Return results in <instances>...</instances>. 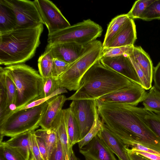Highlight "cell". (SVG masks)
Returning <instances> with one entry per match:
<instances>
[{
	"label": "cell",
	"mask_w": 160,
	"mask_h": 160,
	"mask_svg": "<svg viewBox=\"0 0 160 160\" xmlns=\"http://www.w3.org/2000/svg\"><path fill=\"white\" fill-rule=\"evenodd\" d=\"M134 83L128 78L105 66L99 60L86 72L80 81L78 89L67 100H96Z\"/></svg>",
	"instance_id": "7a4b0ae2"
},
{
	"label": "cell",
	"mask_w": 160,
	"mask_h": 160,
	"mask_svg": "<svg viewBox=\"0 0 160 160\" xmlns=\"http://www.w3.org/2000/svg\"><path fill=\"white\" fill-rule=\"evenodd\" d=\"M78 124L80 140L88 133L93 123L96 109V100H72L69 108Z\"/></svg>",
	"instance_id": "9c48e42d"
},
{
	"label": "cell",
	"mask_w": 160,
	"mask_h": 160,
	"mask_svg": "<svg viewBox=\"0 0 160 160\" xmlns=\"http://www.w3.org/2000/svg\"><path fill=\"white\" fill-rule=\"evenodd\" d=\"M61 144L58 138L57 142L48 160H65Z\"/></svg>",
	"instance_id": "f35d334b"
},
{
	"label": "cell",
	"mask_w": 160,
	"mask_h": 160,
	"mask_svg": "<svg viewBox=\"0 0 160 160\" xmlns=\"http://www.w3.org/2000/svg\"><path fill=\"white\" fill-rule=\"evenodd\" d=\"M67 100V98L64 95H59L46 101L48 104V107L39 123L42 128L48 129L51 128L52 123L62 109Z\"/></svg>",
	"instance_id": "2e32d148"
},
{
	"label": "cell",
	"mask_w": 160,
	"mask_h": 160,
	"mask_svg": "<svg viewBox=\"0 0 160 160\" xmlns=\"http://www.w3.org/2000/svg\"><path fill=\"white\" fill-rule=\"evenodd\" d=\"M100 61L105 66L142 86L137 73L128 56L123 55L112 57H102Z\"/></svg>",
	"instance_id": "7c38bea8"
},
{
	"label": "cell",
	"mask_w": 160,
	"mask_h": 160,
	"mask_svg": "<svg viewBox=\"0 0 160 160\" xmlns=\"http://www.w3.org/2000/svg\"><path fill=\"white\" fill-rule=\"evenodd\" d=\"M154 0H138L134 2L132 8L127 13L132 19L138 18L147 7Z\"/></svg>",
	"instance_id": "d6a6232c"
},
{
	"label": "cell",
	"mask_w": 160,
	"mask_h": 160,
	"mask_svg": "<svg viewBox=\"0 0 160 160\" xmlns=\"http://www.w3.org/2000/svg\"><path fill=\"white\" fill-rule=\"evenodd\" d=\"M32 132H28L12 137L4 142L9 146L16 150L26 160H32L33 157L30 139Z\"/></svg>",
	"instance_id": "d6986e66"
},
{
	"label": "cell",
	"mask_w": 160,
	"mask_h": 160,
	"mask_svg": "<svg viewBox=\"0 0 160 160\" xmlns=\"http://www.w3.org/2000/svg\"><path fill=\"white\" fill-rule=\"evenodd\" d=\"M71 63L57 58H54L52 78L56 80L68 69Z\"/></svg>",
	"instance_id": "d590c367"
},
{
	"label": "cell",
	"mask_w": 160,
	"mask_h": 160,
	"mask_svg": "<svg viewBox=\"0 0 160 160\" xmlns=\"http://www.w3.org/2000/svg\"><path fill=\"white\" fill-rule=\"evenodd\" d=\"M5 74L13 82L17 90L16 109L19 110L30 103L44 98V83L38 72L24 63L7 66Z\"/></svg>",
	"instance_id": "277c9868"
},
{
	"label": "cell",
	"mask_w": 160,
	"mask_h": 160,
	"mask_svg": "<svg viewBox=\"0 0 160 160\" xmlns=\"http://www.w3.org/2000/svg\"><path fill=\"white\" fill-rule=\"evenodd\" d=\"M6 74L3 68H0V122L10 115L13 111L7 106V94L6 85Z\"/></svg>",
	"instance_id": "484cf974"
},
{
	"label": "cell",
	"mask_w": 160,
	"mask_h": 160,
	"mask_svg": "<svg viewBox=\"0 0 160 160\" xmlns=\"http://www.w3.org/2000/svg\"><path fill=\"white\" fill-rule=\"evenodd\" d=\"M138 18L147 21L160 19V0H154L147 7Z\"/></svg>",
	"instance_id": "f546056e"
},
{
	"label": "cell",
	"mask_w": 160,
	"mask_h": 160,
	"mask_svg": "<svg viewBox=\"0 0 160 160\" xmlns=\"http://www.w3.org/2000/svg\"><path fill=\"white\" fill-rule=\"evenodd\" d=\"M0 152L7 160H26L16 150L3 141L0 142Z\"/></svg>",
	"instance_id": "836d02e7"
},
{
	"label": "cell",
	"mask_w": 160,
	"mask_h": 160,
	"mask_svg": "<svg viewBox=\"0 0 160 160\" xmlns=\"http://www.w3.org/2000/svg\"><path fill=\"white\" fill-rule=\"evenodd\" d=\"M102 43L95 40L85 46L80 56L56 80L59 87L77 91L84 74L102 57Z\"/></svg>",
	"instance_id": "5b68a950"
},
{
	"label": "cell",
	"mask_w": 160,
	"mask_h": 160,
	"mask_svg": "<svg viewBox=\"0 0 160 160\" xmlns=\"http://www.w3.org/2000/svg\"><path fill=\"white\" fill-rule=\"evenodd\" d=\"M132 55L143 71L148 81L152 84L154 68L149 55L140 46H134Z\"/></svg>",
	"instance_id": "ffe728a7"
},
{
	"label": "cell",
	"mask_w": 160,
	"mask_h": 160,
	"mask_svg": "<svg viewBox=\"0 0 160 160\" xmlns=\"http://www.w3.org/2000/svg\"><path fill=\"white\" fill-rule=\"evenodd\" d=\"M97 106L102 121L109 129L127 132L137 142L160 152V139L135 113L132 105L102 103Z\"/></svg>",
	"instance_id": "6da1fadb"
},
{
	"label": "cell",
	"mask_w": 160,
	"mask_h": 160,
	"mask_svg": "<svg viewBox=\"0 0 160 160\" xmlns=\"http://www.w3.org/2000/svg\"><path fill=\"white\" fill-rule=\"evenodd\" d=\"M59 88L56 80L52 77L48 78L44 84V98L50 96Z\"/></svg>",
	"instance_id": "74e56055"
},
{
	"label": "cell",
	"mask_w": 160,
	"mask_h": 160,
	"mask_svg": "<svg viewBox=\"0 0 160 160\" xmlns=\"http://www.w3.org/2000/svg\"><path fill=\"white\" fill-rule=\"evenodd\" d=\"M142 102L147 110L160 113V91L154 85L152 86Z\"/></svg>",
	"instance_id": "4316f807"
},
{
	"label": "cell",
	"mask_w": 160,
	"mask_h": 160,
	"mask_svg": "<svg viewBox=\"0 0 160 160\" xmlns=\"http://www.w3.org/2000/svg\"><path fill=\"white\" fill-rule=\"evenodd\" d=\"M0 160H7L1 152H0Z\"/></svg>",
	"instance_id": "bcb514c9"
},
{
	"label": "cell",
	"mask_w": 160,
	"mask_h": 160,
	"mask_svg": "<svg viewBox=\"0 0 160 160\" xmlns=\"http://www.w3.org/2000/svg\"><path fill=\"white\" fill-rule=\"evenodd\" d=\"M67 92L68 91L65 88L59 87L58 89L48 97L34 101L21 108L19 110L26 109L38 106L46 102L48 100L52 97Z\"/></svg>",
	"instance_id": "8d00e7d4"
},
{
	"label": "cell",
	"mask_w": 160,
	"mask_h": 160,
	"mask_svg": "<svg viewBox=\"0 0 160 160\" xmlns=\"http://www.w3.org/2000/svg\"><path fill=\"white\" fill-rule=\"evenodd\" d=\"M85 160H117L114 153L97 135L86 146L79 148Z\"/></svg>",
	"instance_id": "4fadbf2b"
},
{
	"label": "cell",
	"mask_w": 160,
	"mask_h": 160,
	"mask_svg": "<svg viewBox=\"0 0 160 160\" xmlns=\"http://www.w3.org/2000/svg\"><path fill=\"white\" fill-rule=\"evenodd\" d=\"M85 47L74 42H64L51 45L48 44L45 48L51 51L54 58L71 63L82 54Z\"/></svg>",
	"instance_id": "5bb4252c"
},
{
	"label": "cell",
	"mask_w": 160,
	"mask_h": 160,
	"mask_svg": "<svg viewBox=\"0 0 160 160\" xmlns=\"http://www.w3.org/2000/svg\"><path fill=\"white\" fill-rule=\"evenodd\" d=\"M41 18L48 30V35L52 34L71 26L58 8L48 0L33 1Z\"/></svg>",
	"instance_id": "30bf717a"
},
{
	"label": "cell",
	"mask_w": 160,
	"mask_h": 160,
	"mask_svg": "<svg viewBox=\"0 0 160 160\" xmlns=\"http://www.w3.org/2000/svg\"><path fill=\"white\" fill-rule=\"evenodd\" d=\"M137 38L135 24L133 19L129 18L108 47L133 46Z\"/></svg>",
	"instance_id": "e0dca14e"
},
{
	"label": "cell",
	"mask_w": 160,
	"mask_h": 160,
	"mask_svg": "<svg viewBox=\"0 0 160 160\" xmlns=\"http://www.w3.org/2000/svg\"><path fill=\"white\" fill-rule=\"evenodd\" d=\"M35 136L42 158L44 160H48L47 148L44 141L41 138L36 136Z\"/></svg>",
	"instance_id": "60d3db41"
},
{
	"label": "cell",
	"mask_w": 160,
	"mask_h": 160,
	"mask_svg": "<svg viewBox=\"0 0 160 160\" xmlns=\"http://www.w3.org/2000/svg\"><path fill=\"white\" fill-rule=\"evenodd\" d=\"M102 30L100 25L88 19L48 35L47 41L51 45L72 42L85 46L101 36Z\"/></svg>",
	"instance_id": "52a82bcc"
},
{
	"label": "cell",
	"mask_w": 160,
	"mask_h": 160,
	"mask_svg": "<svg viewBox=\"0 0 160 160\" xmlns=\"http://www.w3.org/2000/svg\"><path fill=\"white\" fill-rule=\"evenodd\" d=\"M43 27L41 24L0 35V64L8 66L24 63L32 58L40 43Z\"/></svg>",
	"instance_id": "3957f363"
},
{
	"label": "cell",
	"mask_w": 160,
	"mask_h": 160,
	"mask_svg": "<svg viewBox=\"0 0 160 160\" xmlns=\"http://www.w3.org/2000/svg\"><path fill=\"white\" fill-rule=\"evenodd\" d=\"M51 128L56 132L61 144L65 157L66 158L67 155L70 160L73 150L69 143L63 109L61 110L53 122Z\"/></svg>",
	"instance_id": "ac0fdd59"
},
{
	"label": "cell",
	"mask_w": 160,
	"mask_h": 160,
	"mask_svg": "<svg viewBox=\"0 0 160 160\" xmlns=\"http://www.w3.org/2000/svg\"><path fill=\"white\" fill-rule=\"evenodd\" d=\"M97 135L117 156L119 160H130L127 152L126 146L104 123Z\"/></svg>",
	"instance_id": "9a60e30c"
},
{
	"label": "cell",
	"mask_w": 160,
	"mask_h": 160,
	"mask_svg": "<svg viewBox=\"0 0 160 160\" xmlns=\"http://www.w3.org/2000/svg\"><path fill=\"white\" fill-rule=\"evenodd\" d=\"M15 16L11 9L0 0V35L16 29Z\"/></svg>",
	"instance_id": "603a6c76"
},
{
	"label": "cell",
	"mask_w": 160,
	"mask_h": 160,
	"mask_svg": "<svg viewBox=\"0 0 160 160\" xmlns=\"http://www.w3.org/2000/svg\"><path fill=\"white\" fill-rule=\"evenodd\" d=\"M133 110L160 139V116L157 114L146 110L144 108L132 105Z\"/></svg>",
	"instance_id": "44dd1931"
},
{
	"label": "cell",
	"mask_w": 160,
	"mask_h": 160,
	"mask_svg": "<svg viewBox=\"0 0 160 160\" xmlns=\"http://www.w3.org/2000/svg\"><path fill=\"white\" fill-rule=\"evenodd\" d=\"M147 92L136 83L101 97L96 100L97 103H122L136 106L145 98Z\"/></svg>",
	"instance_id": "8fae6325"
},
{
	"label": "cell",
	"mask_w": 160,
	"mask_h": 160,
	"mask_svg": "<svg viewBox=\"0 0 160 160\" xmlns=\"http://www.w3.org/2000/svg\"><path fill=\"white\" fill-rule=\"evenodd\" d=\"M126 150L127 152H129L139 154L151 160H160V155H158L127 148H126Z\"/></svg>",
	"instance_id": "b9f144b4"
},
{
	"label": "cell",
	"mask_w": 160,
	"mask_h": 160,
	"mask_svg": "<svg viewBox=\"0 0 160 160\" xmlns=\"http://www.w3.org/2000/svg\"><path fill=\"white\" fill-rule=\"evenodd\" d=\"M33 133L36 136L41 138L44 141L47 148L49 159L58 141V137L56 132L52 128L48 129L41 128L34 131Z\"/></svg>",
	"instance_id": "83f0119b"
},
{
	"label": "cell",
	"mask_w": 160,
	"mask_h": 160,
	"mask_svg": "<svg viewBox=\"0 0 160 160\" xmlns=\"http://www.w3.org/2000/svg\"><path fill=\"white\" fill-rule=\"evenodd\" d=\"M32 160H35L34 159H33Z\"/></svg>",
	"instance_id": "681fc988"
},
{
	"label": "cell",
	"mask_w": 160,
	"mask_h": 160,
	"mask_svg": "<svg viewBox=\"0 0 160 160\" xmlns=\"http://www.w3.org/2000/svg\"><path fill=\"white\" fill-rule=\"evenodd\" d=\"M34 131L32 132L30 136L31 148L33 157V159L35 160H44L41 156L36 136L33 133Z\"/></svg>",
	"instance_id": "ab89813d"
},
{
	"label": "cell",
	"mask_w": 160,
	"mask_h": 160,
	"mask_svg": "<svg viewBox=\"0 0 160 160\" xmlns=\"http://www.w3.org/2000/svg\"><path fill=\"white\" fill-rule=\"evenodd\" d=\"M153 79L154 86L160 91V62L154 68Z\"/></svg>",
	"instance_id": "7bdbcfd3"
},
{
	"label": "cell",
	"mask_w": 160,
	"mask_h": 160,
	"mask_svg": "<svg viewBox=\"0 0 160 160\" xmlns=\"http://www.w3.org/2000/svg\"><path fill=\"white\" fill-rule=\"evenodd\" d=\"M53 59L51 51L46 48L38 59L39 72L42 78L44 84L48 78L52 77Z\"/></svg>",
	"instance_id": "d4e9b609"
},
{
	"label": "cell",
	"mask_w": 160,
	"mask_h": 160,
	"mask_svg": "<svg viewBox=\"0 0 160 160\" xmlns=\"http://www.w3.org/2000/svg\"><path fill=\"white\" fill-rule=\"evenodd\" d=\"M134 46L103 48L102 57H112L121 55H129L132 53Z\"/></svg>",
	"instance_id": "4dcf8cb0"
},
{
	"label": "cell",
	"mask_w": 160,
	"mask_h": 160,
	"mask_svg": "<svg viewBox=\"0 0 160 160\" xmlns=\"http://www.w3.org/2000/svg\"><path fill=\"white\" fill-rule=\"evenodd\" d=\"M70 160H81L75 155L73 151Z\"/></svg>",
	"instance_id": "f6af8a7d"
},
{
	"label": "cell",
	"mask_w": 160,
	"mask_h": 160,
	"mask_svg": "<svg viewBox=\"0 0 160 160\" xmlns=\"http://www.w3.org/2000/svg\"><path fill=\"white\" fill-rule=\"evenodd\" d=\"M139 79L142 86L146 90L152 87V84L148 80L143 71L137 62L132 54L128 55Z\"/></svg>",
	"instance_id": "e575fe53"
},
{
	"label": "cell",
	"mask_w": 160,
	"mask_h": 160,
	"mask_svg": "<svg viewBox=\"0 0 160 160\" xmlns=\"http://www.w3.org/2000/svg\"><path fill=\"white\" fill-rule=\"evenodd\" d=\"M130 160H151L141 155L127 151Z\"/></svg>",
	"instance_id": "ee69618b"
},
{
	"label": "cell",
	"mask_w": 160,
	"mask_h": 160,
	"mask_svg": "<svg viewBox=\"0 0 160 160\" xmlns=\"http://www.w3.org/2000/svg\"><path fill=\"white\" fill-rule=\"evenodd\" d=\"M102 124L103 122L100 118L97 107L95 119L92 126L87 134L78 142L79 148L87 145L97 135L102 129Z\"/></svg>",
	"instance_id": "f1b7e54d"
},
{
	"label": "cell",
	"mask_w": 160,
	"mask_h": 160,
	"mask_svg": "<svg viewBox=\"0 0 160 160\" xmlns=\"http://www.w3.org/2000/svg\"><path fill=\"white\" fill-rule=\"evenodd\" d=\"M5 82L7 94V108L9 111H13L12 110L11 106H13L15 110L16 109L15 105L17 94L16 87L12 81L7 75Z\"/></svg>",
	"instance_id": "1f68e13d"
},
{
	"label": "cell",
	"mask_w": 160,
	"mask_h": 160,
	"mask_svg": "<svg viewBox=\"0 0 160 160\" xmlns=\"http://www.w3.org/2000/svg\"><path fill=\"white\" fill-rule=\"evenodd\" d=\"M63 111L69 145L72 148L80 140L78 126L69 108L63 109Z\"/></svg>",
	"instance_id": "cb8c5ba5"
},
{
	"label": "cell",
	"mask_w": 160,
	"mask_h": 160,
	"mask_svg": "<svg viewBox=\"0 0 160 160\" xmlns=\"http://www.w3.org/2000/svg\"><path fill=\"white\" fill-rule=\"evenodd\" d=\"M14 13L16 19L15 29L36 27L43 21L33 1L2 0Z\"/></svg>",
	"instance_id": "ba28073f"
},
{
	"label": "cell",
	"mask_w": 160,
	"mask_h": 160,
	"mask_svg": "<svg viewBox=\"0 0 160 160\" xmlns=\"http://www.w3.org/2000/svg\"><path fill=\"white\" fill-rule=\"evenodd\" d=\"M65 160H69L68 157L67 155L66 156V158H65Z\"/></svg>",
	"instance_id": "7dc6e473"
},
{
	"label": "cell",
	"mask_w": 160,
	"mask_h": 160,
	"mask_svg": "<svg viewBox=\"0 0 160 160\" xmlns=\"http://www.w3.org/2000/svg\"><path fill=\"white\" fill-rule=\"evenodd\" d=\"M48 104L46 102L26 109L14 110L0 122V142L4 136L14 137L29 131H35L39 126Z\"/></svg>",
	"instance_id": "8992f818"
},
{
	"label": "cell",
	"mask_w": 160,
	"mask_h": 160,
	"mask_svg": "<svg viewBox=\"0 0 160 160\" xmlns=\"http://www.w3.org/2000/svg\"><path fill=\"white\" fill-rule=\"evenodd\" d=\"M129 18L127 14H122L117 16L112 20L108 27L102 43L103 48L108 47Z\"/></svg>",
	"instance_id": "7402d4cb"
},
{
	"label": "cell",
	"mask_w": 160,
	"mask_h": 160,
	"mask_svg": "<svg viewBox=\"0 0 160 160\" xmlns=\"http://www.w3.org/2000/svg\"><path fill=\"white\" fill-rule=\"evenodd\" d=\"M156 114H157L159 116H160V113H158Z\"/></svg>",
	"instance_id": "c3c4849f"
}]
</instances>
